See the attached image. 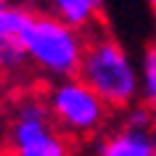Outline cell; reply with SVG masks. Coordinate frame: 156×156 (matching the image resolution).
<instances>
[{
    "label": "cell",
    "instance_id": "6da1fadb",
    "mask_svg": "<svg viewBox=\"0 0 156 156\" xmlns=\"http://www.w3.org/2000/svg\"><path fill=\"white\" fill-rule=\"evenodd\" d=\"M77 77L108 103L111 111H124L140 98V69L116 37L93 27L85 40V53Z\"/></svg>",
    "mask_w": 156,
    "mask_h": 156
},
{
    "label": "cell",
    "instance_id": "7a4b0ae2",
    "mask_svg": "<svg viewBox=\"0 0 156 156\" xmlns=\"http://www.w3.org/2000/svg\"><path fill=\"white\" fill-rule=\"evenodd\" d=\"M19 40L29 56V66L56 82L77 77L87 34L56 16L53 11H29Z\"/></svg>",
    "mask_w": 156,
    "mask_h": 156
},
{
    "label": "cell",
    "instance_id": "3957f363",
    "mask_svg": "<svg viewBox=\"0 0 156 156\" xmlns=\"http://www.w3.org/2000/svg\"><path fill=\"white\" fill-rule=\"evenodd\" d=\"M8 156H74L72 140L50 119L48 101L24 95L16 101L5 130Z\"/></svg>",
    "mask_w": 156,
    "mask_h": 156
},
{
    "label": "cell",
    "instance_id": "277c9868",
    "mask_svg": "<svg viewBox=\"0 0 156 156\" xmlns=\"http://www.w3.org/2000/svg\"><path fill=\"white\" fill-rule=\"evenodd\" d=\"M50 119L69 138H90L108 122V103L82 77L56 80L45 93Z\"/></svg>",
    "mask_w": 156,
    "mask_h": 156
},
{
    "label": "cell",
    "instance_id": "5b68a950",
    "mask_svg": "<svg viewBox=\"0 0 156 156\" xmlns=\"http://www.w3.org/2000/svg\"><path fill=\"white\" fill-rule=\"evenodd\" d=\"M154 130H138L119 124L116 130L98 140L93 156H156L154 154Z\"/></svg>",
    "mask_w": 156,
    "mask_h": 156
},
{
    "label": "cell",
    "instance_id": "8992f818",
    "mask_svg": "<svg viewBox=\"0 0 156 156\" xmlns=\"http://www.w3.org/2000/svg\"><path fill=\"white\" fill-rule=\"evenodd\" d=\"M48 3L56 16H61L82 32L98 27L101 11H103V0H48Z\"/></svg>",
    "mask_w": 156,
    "mask_h": 156
},
{
    "label": "cell",
    "instance_id": "52a82bcc",
    "mask_svg": "<svg viewBox=\"0 0 156 156\" xmlns=\"http://www.w3.org/2000/svg\"><path fill=\"white\" fill-rule=\"evenodd\" d=\"M29 66V56H27L24 45L19 37H5L0 40V74L5 77H16Z\"/></svg>",
    "mask_w": 156,
    "mask_h": 156
},
{
    "label": "cell",
    "instance_id": "ba28073f",
    "mask_svg": "<svg viewBox=\"0 0 156 156\" xmlns=\"http://www.w3.org/2000/svg\"><path fill=\"white\" fill-rule=\"evenodd\" d=\"M140 98L156 114V42L143 50L140 61Z\"/></svg>",
    "mask_w": 156,
    "mask_h": 156
},
{
    "label": "cell",
    "instance_id": "9c48e42d",
    "mask_svg": "<svg viewBox=\"0 0 156 156\" xmlns=\"http://www.w3.org/2000/svg\"><path fill=\"white\" fill-rule=\"evenodd\" d=\"M122 124H127V127H138V130H154V127H156V114L146 106V103H143V106L132 103V106L124 108Z\"/></svg>",
    "mask_w": 156,
    "mask_h": 156
},
{
    "label": "cell",
    "instance_id": "30bf717a",
    "mask_svg": "<svg viewBox=\"0 0 156 156\" xmlns=\"http://www.w3.org/2000/svg\"><path fill=\"white\" fill-rule=\"evenodd\" d=\"M8 3H16V5H29L32 0H8Z\"/></svg>",
    "mask_w": 156,
    "mask_h": 156
},
{
    "label": "cell",
    "instance_id": "8fae6325",
    "mask_svg": "<svg viewBox=\"0 0 156 156\" xmlns=\"http://www.w3.org/2000/svg\"><path fill=\"white\" fill-rule=\"evenodd\" d=\"M0 135H3V108H0Z\"/></svg>",
    "mask_w": 156,
    "mask_h": 156
},
{
    "label": "cell",
    "instance_id": "7c38bea8",
    "mask_svg": "<svg viewBox=\"0 0 156 156\" xmlns=\"http://www.w3.org/2000/svg\"><path fill=\"white\" fill-rule=\"evenodd\" d=\"M151 135H154V154H156V127H154V132H151Z\"/></svg>",
    "mask_w": 156,
    "mask_h": 156
},
{
    "label": "cell",
    "instance_id": "4fadbf2b",
    "mask_svg": "<svg viewBox=\"0 0 156 156\" xmlns=\"http://www.w3.org/2000/svg\"><path fill=\"white\" fill-rule=\"evenodd\" d=\"M148 3H151V8H154V11H156V0H148Z\"/></svg>",
    "mask_w": 156,
    "mask_h": 156
},
{
    "label": "cell",
    "instance_id": "5bb4252c",
    "mask_svg": "<svg viewBox=\"0 0 156 156\" xmlns=\"http://www.w3.org/2000/svg\"><path fill=\"white\" fill-rule=\"evenodd\" d=\"M5 3H8V0H0V8H3V5H5Z\"/></svg>",
    "mask_w": 156,
    "mask_h": 156
}]
</instances>
